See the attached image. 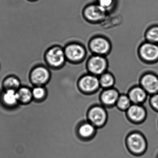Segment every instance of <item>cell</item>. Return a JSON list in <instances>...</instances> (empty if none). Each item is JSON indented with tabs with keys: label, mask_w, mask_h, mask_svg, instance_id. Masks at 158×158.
I'll list each match as a JSON object with an SVG mask.
<instances>
[{
	"label": "cell",
	"mask_w": 158,
	"mask_h": 158,
	"mask_svg": "<svg viewBox=\"0 0 158 158\" xmlns=\"http://www.w3.org/2000/svg\"><path fill=\"white\" fill-rule=\"evenodd\" d=\"M45 58L48 66L54 68L61 67L67 60L64 50L59 45L49 48L45 53Z\"/></svg>",
	"instance_id": "6da1fadb"
},
{
	"label": "cell",
	"mask_w": 158,
	"mask_h": 158,
	"mask_svg": "<svg viewBox=\"0 0 158 158\" xmlns=\"http://www.w3.org/2000/svg\"><path fill=\"white\" fill-rule=\"evenodd\" d=\"M67 60L73 63L82 61L87 55L86 48L79 43H71L66 45L64 49Z\"/></svg>",
	"instance_id": "7a4b0ae2"
},
{
	"label": "cell",
	"mask_w": 158,
	"mask_h": 158,
	"mask_svg": "<svg viewBox=\"0 0 158 158\" xmlns=\"http://www.w3.org/2000/svg\"><path fill=\"white\" fill-rule=\"evenodd\" d=\"M89 48L93 53L105 56L110 52L111 44L105 36H96L90 40Z\"/></svg>",
	"instance_id": "3957f363"
},
{
	"label": "cell",
	"mask_w": 158,
	"mask_h": 158,
	"mask_svg": "<svg viewBox=\"0 0 158 158\" xmlns=\"http://www.w3.org/2000/svg\"><path fill=\"white\" fill-rule=\"evenodd\" d=\"M107 65L106 57L99 55H92L87 62L89 73L98 77L106 72Z\"/></svg>",
	"instance_id": "277c9868"
},
{
	"label": "cell",
	"mask_w": 158,
	"mask_h": 158,
	"mask_svg": "<svg viewBox=\"0 0 158 158\" xmlns=\"http://www.w3.org/2000/svg\"><path fill=\"white\" fill-rule=\"evenodd\" d=\"M50 76L47 67L37 66L32 69L30 73V80L34 86H44L50 79Z\"/></svg>",
	"instance_id": "5b68a950"
},
{
	"label": "cell",
	"mask_w": 158,
	"mask_h": 158,
	"mask_svg": "<svg viewBox=\"0 0 158 158\" xmlns=\"http://www.w3.org/2000/svg\"><path fill=\"white\" fill-rule=\"evenodd\" d=\"M106 106H95L88 112V121L96 127H100L106 123L107 114L105 109Z\"/></svg>",
	"instance_id": "8992f818"
},
{
	"label": "cell",
	"mask_w": 158,
	"mask_h": 158,
	"mask_svg": "<svg viewBox=\"0 0 158 158\" xmlns=\"http://www.w3.org/2000/svg\"><path fill=\"white\" fill-rule=\"evenodd\" d=\"M106 12L98 4L88 5L84 9L83 15L86 20L91 23L100 22L106 17Z\"/></svg>",
	"instance_id": "52a82bcc"
},
{
	"label": "cell",
	"mask_w": 158,
	"mask_h": 158,
	"mask_svg": "<svg viewBox=\"0 0 158 158\" xmlns=\"http://www.w3.org/2000/svg\"><path fill=\"white\" fill-rule=\"evenodd\" d=\"M79 86L80 89L84 92L86 93L94 92L100 87L99 77L88 73L80 79Z\"/></svg>",
	"instance_id": "ba28073f"
},
{
	"label": "cell",
	"mask_w": 158,
	"mask_h": 158,
	"mask_svg": "<svg viewBox=\"0 0 158 158\" xmlns=\"http://www.w3.org/2000/svg\"><path fill=\"white\" fill-rule=\"evenodd\" d=\"M140 57L148 61H154L158 59V44L146 42L142 44L139 49Z\"/></svg>",
	"instance_id": "9c48e42d"
},
{
	"label": "cell",
	"mask_w": 158,
	"mask_h": 158,
	"mask_svg": "<svg viewBox=\"0 0 158 158\" xmlns=\"http://www.w3.org/2000/svg\"><path fill=\"white\" fill-rule=\"evenodd\" d=\"M127 143L130 151L134 155L142 153L146 147L144 139L141 135L137 133H133L128 136Z\"/></svg>",
	"instance_id": "30bf717a"
},
{
	"label": "cell",
	"mask_w": 158,
	"mask_h": 158,
	"mask_svg": "<svg viewBox=\"0 0 158 158\" xmlns=\"http://www.w3.org/2000/svg\"><path fill=\"white\" fill-rule=\"evenodd\" d=\"M0 100L2 104L8 108L16 107L19 104L16 91L14 90H3L1 92Z\"/></svg>",
	"instance_id": "8fae6325"
},
{
	"label": "cell",
	"mask_w": 158,
	"mask_h": 158,
	"mask_svg": "<svg viewBox=\"0 0 158 158\" xmlns=\"http://www.w3.org/2000/svg\"><path fill=\"white\" fill-rule=\"evenodd\" d=\"M120 94L113 88L104 89L101 94L100 99L102 104L106 106H111L116 105Z\"/></svg>",
	"instance_id": "7c38bea8"
},
{
	"label": "cell",
	"mask_w": 158,
	"mask_h": 158,
	"mask_svg": "<svg viewBox=\"0 0 158 158\" xmlns=\"http://www.w3.org/2000/svg\"><path fill=\"white\" fill-rule=\"evenodd\" d=\"M16 92L19 104L27 105L33 100L31 88L27 86H21Z\"/></svg>",
	"instance_id": "4fadbf2b"
},
{
	"label": "cell",
	"mask_w": 158,
	"mask_h": 158,
	"mask_svg": "<svg viewBox=\"0 0 158 158\" xmlns=\"http://www.w3.org/2000/svg\"><path fill=\"white\" fill-rule=\"evenodd\" d=\"M142 86L149 93H155L158 91V79L152 74L145 75L141 81Z\"/></svg>",
	"instance_id": "5bb4252c"
},
{
	"label": "cell",
	"mask_w": 158,
	"mask_h": 158,
	"mask_svg": "<svg viewBox=\"0 0 158 158\" xmlns=\"http://www.w3.org/2000/svg\"><path fill=\"white\" fill-rule=\"evenodd\" d=\"M126 112L128 117L135 122L141 121L145 116V112L143 107L136 105H131Z\"/></svg>",
	"instance_id": "9a60e30c"
},
{
	"label": "cell",
	"mask_w": 158,
	"mask_h": 158,
	"mask_svg": "<svg viewBox=\"0 0 158 158\" xmlns=\"http://www.w3.org/2000/svg\"><path fill=\"white\" fill-rule=\"evenodd\" d=\"M21 82L15 75H8L2 83L3 90H11L17 91L21 87Z\"/></svg>",
	"instance_id": "2e32d148"
},
{
	"label": "cell",
	"mask_w": 158,
	"mask_h": 158,
	"mask_svg": "<svg viewBox=\"0 0 158 158\" xmlns=\"http://www.w3.org/2000/svg\"><path fill=\"white\" fill-rule=\"evenodd\" d=\"M96 128L97 127L90 122H84L79 127V135L83 139H90L94 135Z\"/></svg>",
	"instance_id": "e0dca14e"
},
{
	"label": "cell",
	"mask_w": 158,
	"mask_h": 158,
	"mask_svg": "<svg viewBox=\"0 0 158 158\" xmlns=\"http://www.w3.org/2000/svg\"><path fill=\"white\" fill-rule=\"evenodd\" d=\"M146 96V94L142 88L137 86L132 88L128 94L130 100L134 104L143 102Z\"/></svg>",
	"instance_id": "ac0fdd59"
},
{
	"label": "cell",
	"mask_w": 158,
	"mask_h": 158,
	"mask_svg": "<svg viewBox=\"0 0 158 158\" xmlns=\"http://www.w3.org/2000/svg\"><path fill=\"white\" fill-rule=\"evenodd\" d=\"M100 87L104 89L111 88L114 86L115 79L112 74L106 72L99 76Z\"/></svg>",
	"instance_id": "d6986e66"
},
{
	"label": "cell",
	"mask_w": 158,
	"mask_h": 158,
	"mask_svg": "<svg viewBox=\"0 0 158 158\" xmlns=\"http://www.w3.org/2000/svg\"><path fill=\"white\" fill-rule=\"evenodd\" d=\"M33 99L36 101H41L46 96V90L44 86H34L31 89Z\"/></svg>",
	"instance_id": "ffe728a7"
},
{
	"label": "cell",
	"mask_w": 158,
	"mask_h": 158,
	"mask_svg": "<svg viewBox=\"0 0 158 158\" xmlns=\"http://www.w3.org/2000/svg\"><path fill=\"white\" fill-rule=\"evenodd\" d=\"M131 101L127 95H120L116 105L122 110H127L131 106Z\"/></svg>",
	"instance_id": "44dd1931"
},
{
	"label": "cell",
	"mask_w": 158,
	"mask_h": 158,
	"mask_svg": "<svg viewBox=\"0 0 158 158\" xmlns=\"http://www.w3.org/2000/svg\"><path fill=\"white\" fill-rule=\"evenodd\" d=\"M146 39L149 42L158 43V26H155L148 29L146 33Z\"/></svg>",
	"instance_id": "7402d4cb"
},
{
	"label": "cell",
	"mask_w": 158,
	"mask_h": 158,
	"mask_svg": "<svg viewBox=\"0 0 158 158\" xmlns=\"http://www.w3.org/2000/svg\"><path fill=\"white\" fill-rule=\"evenodd\" d=\"M114 0H98V4L100 7L107 12L112 7Z\"/></svg>",
	"instance_id": "603a6c76"
},
{
	"label": "cell",
	"mask_w": 158,
	"mask_h": 158,
	"mask_svg": "<svg viewBox=\"0 0 158 158\" xmlns=\"http://www.w3.org/2000/svg\"><path fill=\"white\" fill-rule=\"evenodd\" d=\"M151 103L154 107L158 109V94L155 95L152 97Z\"/></svg>",
	"instance_id": "cb8c5ba5"
},
{
	"label": "cell",
	"mask_w": 158,
	"mask_h": 158,
	"mask_svg": "<svg viewBox=\"0 0 158 158\" xmlns=\"http://www.w3.org/2000/svg\"><path fill=\"white\" fill-rule=\"evenodd\" d=\"M29 1H37V0H29Z\"/></svg>",
	"instance_id": "d4e9b609"
}]
</instances>
